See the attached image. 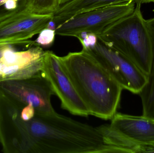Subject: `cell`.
<instances>
[{
    "label": "cell",
    "mask_w": 154,
    "mask_h": 153,
    "mask_svg": "<svg viewBox=\"0 0 154 153\" xmlns=\"http://www.w3.org/2000/svg\"><path fill=\"white\" fill-rule=\"evenodd\" d=\"M109 127L127 139L142 145H154V118L117 112Z\"/></svg>",
    "instance_id": "obj_10"
},
{
    "label": "cell",
    "mask_w": 154,
    "mask_h": 153,
    "mask_svg": "<svg viewBox=\"0 0 154 153\" xmlns=\"http://www.w3.org/2000/svg\"><path fill=\"white\" fill-rule=\"evenodd\" d=\"M61 65L90 115L111 119L123 89L88 48L59 56Z\"/></svg>",
    "instance_id": "obj_2"
},
{
    "label": "cell",
    "mask_w": 154,
    "mask_h": 153,
    "mask_svg": "<svg viewBox=\"0 0 154 153\" xmlns=\"http://www.w3.org/2000/svg\"><path fill=\"white\" fill-rule=\"evenodd\" d=\"M53 14H36L17 6L0 12V43L38 46L31 38L49 28Z\"/></svg>",
    "instance_id": "obj_5"
},
{
    "label": "cell",
    "mask_w": 154,
    "mask_h": 153,
    "mask_svg": "<svg viewBox=\"0 0 154 153\" xmlns=\"http://www.w3.org/2000/svg\"><path fill=\"white\" fill-rule=\"evenodd\" d=\"M135 4L132 1L111 4L75 15L55 28L56 35L75 37L83 33L97 37L120 19L132 13Z\"/></svg>",
    "instance_id": "obj_4"
},
{
    "label": "cell",
    "mask_w": 154,
    "mask_h": 153,
    "mask_svg": "<svg viewBox=\"0 0 154 153\" xmlns=\"http://www.w3.org/2000/svg\"><path fill=\"white\" fill-rule=\"evenodd\" d=\"M0 142L9 153H111L99 126L56 111L23 120L14 102L0 112Z\"/></svg>",
    "instance_id": "obj_1"
},
{
    "label": "cell",
    "mask_w": 154,
    "mask_h": 153,
    "mask_svg": "<svg viewBox=\"0 0 154 153\" xmlns=\"http://www.w3.org/2000/svg\"><path fill=\"white\" fill-rule=\"evenodd\" d=\"M141 6L136 4L132 13L116 22L97 38L128 57L148 76L152 59V44Z\"/></svg>",
    "instance_id": "obj_3"
},
{
    "label": "cell",
    "mask_w": 154,
    "mask_h": 153,
    "mask_svg": "<svg viewBox=\"0 0 154 153\" xmlns=\"http://www.w3.org/2000/svg\"><path fill=\"white\" fill-rule=\"evenodd\" d=\"M3 1V0H0V2L2 1Z\"/></svg>",
    "instance_id": "obj_18"
},
{
    "label": "cell",
    "mask_w": 154,
    "mask_h": 153,
    "mask_svg": "<svg viewBox=\"0 0 154 153\" xmlns=\"http://www.w3.org/2000/svg\"><path fill=\"white\" fill-rule=\"evenodd\" d=\"M154 3V0H143V3Z\"/></svg>",
    "instance_id": "obj_17"
},
{
    "label": "cell",
    "mask_w": 154,
    "mask_h": 153,
    "mask_svg": "<svg viewBox=\"0 0 154 153\" xmlns=\"http://www.w3.org/2000/svg\"><path fill=\"white\" fill-rule=\"evenodd\" d=\"M146 21L152 44V59L147 83L139 94L143 108L154 113V18Z\"/></svg>",
    "instance_id": "obj_12"
},
{
    "label": "cell",
    "mask_w": 154,
    "mask_h": 153,
    "mask_svg": "<svg viewBox=\"0 0 154 153\" xmlns=\"http://www.w3.org/2000/svg\"><path fill=\"white\" fill-rule=\"evenodd\" d=\"M24 9L32 13L53 14L60 6L59 0H24Z\"/></svg>",
    "instance_id": "obj_13"
},
{
    "label": "cell",
    "mask_w": 154,
    "mask_h": 153,
    "mask_svg": "<svg viewBox=\"0 0 154 153\" xmlns=\"http://www.w3.org/2000/svg\"><path fill=\"white\" fill-rule=\"evenodd\" d=\"M12 46H14V45L11 43L7 42L0 43V58L3 56L7 50L13 47Z\"/></svg>",
    "instance_id": "obj_15"
},
{
    "label": "cell",
    "mask_w": 154,
    "mask_h": 153,
    "mask_svg": "<svg viewBox=\"0 0 154 153\" xmlns=\"http://www.w3.org/2000/svg\"><path fill=\"white\" fill-rule=\"evenodd\" d=\"M46 51L39 46L27 50L8 49L0 58V82L21 80L42 73Z\"/></svg>",
    "instance_id": "obj_9"
},
{
    "label": "cell",
    "mask_w": 154,
    "mask_h": 153,
    "mask_svg": "<svg viewBox=\"0 0 154 153\" xmlns=\"http://www.w3.org/2000/svg\"><path fill=\"white\" fill-rule=\"evenodd\" d=\"M73 1V0H59L60 6L63 5V4H65L71 1Z\"/></svg>",
    "instance_id": "obj_16"
},
{
    "label": "cell",
    "mask_w": 154,
    "mask_h": 153,
    "mask_svg": "<svg viewBox=\"0 0 154 153\" xmlns=\"http://www.w3.org/2000/svg\"><path fill=\"white\" fill-rule=\"evenodd\" d=\"M143 0H73L59 7L53 13L52 22L55 28L75 15L84 12L125 2L132 1L136 5L143 4Z\"/></svg>",
    "instance_id": "obj_11"
},
{
    "label": "cell",
    "mask_w": 154,
    "mask_h": 153,
    "mask_svg": "<svg viewBox=\"0 0 154 153\" xmlns=\"http://www.w3.org/2000/svg\"><path fill=\"white\" fill-rule=\"evenodd\" d=\"M88 48L123 90L134 94H139L142 91L147 83V76L128 57L98 39L93 46Z\"/></svg>",
    "instance_id": "obj_6"
},
{
    "label": "cell",
    "mask_w": 154,
    "mask_h": 153,
    "mask_svg": "<svg viewBox=\"0 0 154 153\" xmlns=\"http://www.w3.org/2000/svg\"><path fill=\"white\" fill-rule=\"evenodd\" d=\"M56 35L55 29L47 28L39 34L38 37L35 41L39 46H49L54 42Z\"/></svg>",
    "instance_id": "obj_14"
},
{
    "label": "cell",
    "mask_w": 154,
    "mask_h": 153,
    "mask_svg": "<svg viewBox=\"0 0 154 153\" xmlns=\"http://www.w3.org/2000/svg\"><path fill=\"white\" fill-rule=\"evenodd\" d=\"M42 73L47 78L61 107L72 115L88 117L89 112L61 65L59 56L46 51Z\"/></svg>",
    "instance_id": "obj_8"
},
{
    "label": "cell",
    "mask_w": 154,
    "mask_h": 153,
    "mask_svg": "<svg viewBox=\"0 0 154 153\" xmlns=\"http://www.w3.org/2000/svg\"><path fill=\"white\" fill-rule=\"evenodd\" d=\"M0 91L24 106L33 107L37 114L55 111L51 103L55 93L43 73L24 80L0 82Z\"/></svg>",
    "instance_id": "obj_7"
}]
</instances>
